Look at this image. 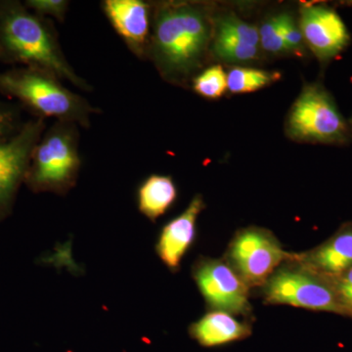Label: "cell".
Listing matches in <instances>:
<instances>
[{
  "label": "cell",
  "instance_id": "cell-11",
  "mask_svg": "<svg viewBox=\"0 0 352 352\" xmlns=\"http://www.w3.org/2000/svg\"><path fill=\"white\" fill-rule=\"evenodd\" d=\"M300 28L305 43L322 60L339 54L349 43L346 25L335 11L325 7H305Z\"/></svg>",
  "mask_w": 352,
  "mask_h": 352
},
{
  "label": "cell",
  "instance_id": "cell-16",
  "mask_svg": "<svg viewBox=\"0 0 352 352\" xmlns=\"http://www.w3.org/2000/svg\"><path fill=\"white\" fill-rule=\"evenodd\" d=\"M276 73L252 68H233L227 74V85L232 94H249L274 82Z\"/></svg>",
  "mask_w": 352,
  "mask_h": 352
},
{
  "label": "cell",
  "instance_id": "cell-24",
  "mask_svg": "<svg viewBox=\"0 0 352 352\" xmlns=\"http://www.w3.org/2000/svg\"><path fill=\"white\" fill-rule=\"evenodd\" d=\"M339 294L342 302L352 307V267L346 270L339 284Z\"/></svg>",
  "mask_w": 352,
  "mask_h": 352
},
{
  "label": "cell",
  "instance_id": "cell-6",
  "mask_svg": "<svg viewBox=\"0 0 352 352\" xmlns=\"http://www.w3.org/2000/svg\"><path fill=\"white\" fill-rule=\"evenodd\" d=\"M45 131V120L34 117L12 135L0 140V221L12 212L32 152Z\"/></svg>",
  "mask_w": 352,
  "mask_h": 352
},
{
  "label": "cell",
  "instance_id": "cell-3",
  "mask_svg": "<svg viewBox=\"0 0 352 352\" xmlns=\"http://www.w3.org/2000/svg\"><path fill=\"white\" fill-rule=\"evenodd\" d=\"M0 92L17 99L36 118L74 122L88 129L91 117L101 113L80 95L65 87L61 80L41 69L17 67L0 73Z\"/></svg>",
  "mask_w": 352,
  "mask_h": 352
},
{
  "label": "cell",
  "instance_id": "cell-2",
  "mask_svg": "<svg viewBox=\"0 0 352 352\" xmlns=\"http://www.w3.org/2000/svg\"><path fill=\"white\" fill-rule=\"evenodd\" d=\"M210 39L205 11L189 2H166L152 10L147 57L170 80H184L200 65Z\"/></svg>",
  "mask_w": 352,
  "mask_h": 352
},
{
  "label": "cell",
  "instance_id": "cell-19",
  "mask_svg": "<svg viewBox=\"0 0 352 352\" xmlns=\"http://www.w3.org/2000/svg\"><path fill=\"white\" fill-rule=\"evenodd\" d=\"M217 34L237 39L250 45L258 46L259 44L258 29L235 16H226L217 21Z\"/></svg>",
  "mask_w": 352,
  "mask_h": 352
},
{
  "label": "cell",
  "instance_id": "cell-5",
  "mask_svg": "<svg viewBox=\"0 0 352 352\" xmlns=\"http://www.w3.org/2000/svg\"><path fill=\"white\" fill-rule=\"evenodd\" d=\"M288 132L296 140L335 143L346 138V126L330 95L307 85L289 112Z\"/></svg>",
  "mask_w": 352,
  "mask_h": 352
},
{
  "label": "cell",
  "instance_id": "cell-20",
  "mask_svg": "<svg viewBox=\"0 0 352 352\" xmlns=\"http://www.w3.org/2000/svg\"><path fill=\"white\" fill-rule=\"evenodd\" d=\"M259 44L268 52L278 53L288 51L285 44L278 15L265 21L259 30Z\"/></svg>",
  "mask_w": 352,
  "mask_h": 352
},
{
  "label": "cell",
  "instance_id": "cell-7",
  "mask_svg": "<svg viewBox=\"0 0 352 352\" xmlns=\"http://www.w3.org/2000/svg\"><path fill=\"white\" fill-rule=\"evenodd\" d=\"M289 258L272 234L254 227L238 233L229 249L230 265L249 288L265 284Z\"/></svg>",
  "mask_w": 352,
  "mask_h": 352
},
{
  "label": "cell",
  "instance_id": "cell-1",
  "mask_svg": "<svg viewBox=\"0 0 352 352\" xmlns=\"http://www.w3.org/2000/svg\"><path fill=\"white\" fill-rule=\"evenodd\" d=\"M0 61L41 69L92 91L65 56L52 22L18 0H0Z\"/></svg>",
  "mask_w": 352,
  "mask_h": 352
},
{
  "label": "cell",
  "instance_id": "cell-23",
  "mask_svg": "<svg viewBox=\"0 0 352 352\" xmlns=\"http://www.w3.org/2000/svg\"><path fill=\"white\" fill-rule=\"evenodd\" d=\"M278 18H279L280 29H281L287 50L288 51L300 50L305 41L300 28L296 25L295 21L288 14H279Z\"/></svg>",
  "mask_w": 352,
  "mask_h": 352
},
{
  "label": "cell",
  "instance_id": "cell-8",
  "mask_svg": "<svg viewBox=\"0 0 352 352\" xmlns=\"http://www.w3.org/2000/svg\"><path fill=\"white\" fill-rule=\"evenodd\" d=\"M193 278L212 309L232 315L251 311L249 286L230 264L219 259L201 258L194 265Z\"/></svg>",
  "mask_w": 352,
  "mask_h": 352
},
{
  "label": "cell",
  "instance_id": "cell-10",
  "mask_svg": "<svg viewBox=\"0 0 352 352\" xmlns=\"http://www.w3.org/2000/svg\"><path fill=\"white\" fill-rule=\"evenodd\" d=\"M102 10L132 54L147 57L152 30V6L143 0H104Z\"/></svg>",
  "mask_w": 352,
  "mask_h": 352
},
{
  "label": "cell",
  "instance_id": "cell-17",
  "mask_svg": "<svg viewBox=\"0 0 352 352\" xmlns=\"http://www.w3.org/2000/svg\"><path fill=\"white\" fill-rule=\"evenodd\" d=\"M193 89L205 98H219L228 89L227 74L219 65L210 67L194 78Z\"/></svg>",
  "mask_w": 352,
  "mask_h": 352
},
{
  "label": "cell",
  "instance_id": "cell-14",
  "mask_svg": "<svg viewBox=\"0 0 352 352\" xmlns=\"http://www.w3.org/2000/svg\"><path fill=\"white\" fill-rule=\"evenodd\" d=\"M176 198L177 189L170 176L150 175L138 189L139 212L155 222L170 210Z\"/></svg>",
  "mask_w": 352,
  "mask_h": 352
},
{
  "label": "cell",
  "instance_id": "cell-13",
  "mask_svg": "<svg viewBox=\"0 0 352 352\" xmlns=\"http://www.w3.org/2000/svg\"><path fill=\"white\" fill-rule=\"evenodd\" d=\"M189 333L201 346L214 347L244 340L252 330L232 314L214 310L192 324Z\"/></svg>",
  "mask_w": 352,
  "mask_h": 352
},
{
  "label": "cell",
  "instance_id": "cell-22",
  "mask_svg": "<svg viewBox=\"0 0 352 352\" xmlns=\"http://www.w3.org/2000/svg\"><path fill=\"white\" fill-rule=\"evenodd\" d=\"M24 122L21 120L20 108L0 100V140L19 131Z\"/></svg>",
  "mask_w": 352,
  "mask_h": 352
},
{
  "label": "cell",
  "instance_id": "cell-4",
  "mask_svg": "<svg viewBox=\"0 0 352 352\" xmlns=\"http://www.w3.org/2000/svg\"><path fill=\"white\" fill-rule=\"evenodd\" d=\"M80 131L74 122H56L44 131L31 157L25 184L34 193L64 196L78 182L82 159Z\"/></svg>",
  "mask_w": 352,
  "mask_h": 352
},
{
  "label": "cell",
  "instance_id": "cell-15",
  "mask_svg": "<svg viewBox=\"0 0 352 352\" xmlns=\"http://www.w3.org/2000/svg\"><path fill=\"white\" fill-rule=\"evenodd\" d=\"M302 261L309 267L329 274H340L352 267V230L338 234Z\"/></svg>",
  "mask_w": 352,
  "mask_h": 352
},
{
  "label": "cell",
  "instance_id": "cell-9",
  "mask_svg": "<svg viewBox=\"0 0 352 352\" xmlns=\"http://www.w3.org/2000/svg\"><path fill=\"white\" fill-rule=\"evenodd\" d=\"M266 302L323 311H340L339 302L329 287L305 270L282 268L264 284Z\"/></svg>",
  "mask_w": 352,
  "mask_h": 352
},
{
  "label": "cell",
  "instance_id": "cell-12",
  "mask_svg": "<svg viewBox=\"0 0 352 352\" xmlns=\"http://www.w3.org/2000/svg\"><path fill=\"white\" fill-rule=\"evenodd\" d=\"M205 208L203 198L196 195L186 210L163 227L156 244V252L162 263L171 271L180 270L182 259L194 244L197 220Z\"/></svg>",
  "mask_w": 352,
  "mask_h": 352
},
{
  "label": "cell",
  "instance_id": "cell-18",
  "mask_svg": "<svg viewBox=\"0 0 352 352\" xmlns=\"http://www.w3.org/2000/svg\"><path fill=\"white\" fill-rule=\"evenodd\" d=\"M214 51L217 57L228 62L251 61L258 55V46L250 45L219 34H215Z\"/></svg>",
  "mask_w": 352,
  "mask_h": 352
},
{
  "label": "cell",
  "instance_id": "cell-21",
  "mask_svg": "<svg viewBox=\"0 0 352 352\" xmlns=\"http://www.w3.org/2000/svg\"><path fill=\"white\" fill-rule=\"evenodd\" d=\"M25 6L44 18H54L64 22L69 6L68 0H25Z\"/></svg>",
  "mask_w": 352,
  "mask_h": 352
}]
</instances>
